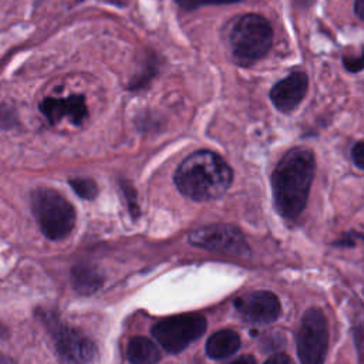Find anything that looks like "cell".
<instances>
[{
  "label": "cell",
  "mask_w": 364,
  "mask_h": 364,
  "mask_svg": "<svg viewBox=\"0 0 364 364\" xmlns=\"http://www.w3.org/2000/svg\"><path fill=\"white\" fill-rule=\"evenodd\" d=\"M41 320L55 343L60 358L65 364L94 363L97 357V347L84 333L64 324L53 311H43Z\"/></svg>",
  "instance_id": "5b68a950"
},
{
  "label": "cell",
  "mask_w": 364,
  "mask_h": 364,
  "mask_svg": "<svg viewBox=\"0 0 364 364\" xmlns=\"http://www.w3.org/2000/svg\"><path fill=\"white\" fill-rule=\"evenodd\" d=\"M31 209L43 235L51 240L67 237L75 225L74 206L54 189L34 191Z\"/></svg>",
  "instance_id": "277c9868"
},
{
  "label": "cell",
  "mask_w": 364,
  "mask_h": 364,
  "mask_svg": "<svg viewBox=\"0 0 364 364\" xmlns=\"http://www.w3.org/2000/svg\"><path fill=\"white\" fill-rule=\"evenodd\" d=\"M159 71V61L155 55H151L146 61L141 73L129 82L131 90H142L151 84V81L155 78V75Z\"/></svg>",
  "instance_id": "9a60e30c"
},
{
  "label": "cell",
  "mask_w": 364,
  "mask_h": 364,
  "mask_svg": "<svg viewBox=\"0 0 364 364\" xmlns=\"http://www.w3.org/2000/svg\"><path fill=\"white\" fill-rule=\"evenodd\" d=\"M358 237H364V236L360 235V233L350 232V233L344 235L340 240L334 242V245H336V246H354V245L357 243V239H358Z\"/></svg>",
  "instance_id": "44dd1931"
},
{
  "label": "cell",
  "mask_w": 364,
  "mask_h": 364,
  "mask_svg": "<svg viewBox=\"0 0 364 364\" xmlns=\"http://www.w3.org/2000/svg\"><path fill=\"white\" fill-rule=\"evenodd\" d=\"M119 186H121V191H122V195L125 198V202H127V206H128V212L129 215L132 216V219H136L139 216V205H138V199H136V191L135 188L132 186L131 182L128 181H121L119 182Z\"/></svg>",
  "instance_id": "e0dca14e"
},
{
  "label": "cell",
  "mask_w": 364,
  "mask_h": 364,
  "mask_svg": "<svg viewBox=\"0 0 364 364\" xmlns=\"http://www.w3.org/2000/svg\"><path fill=\"white\" fill-rule=\"evenodd\" d=\"M206 328V320L199 314H179L164 318L152 326V336L159 346L176 354L198 340Z\"/></svg>",
  "instance_id": "8992f818"
},
{
  "label": "cell",
  "mask_w": 364,
  "mask_h": 364,
  "mask_svg": "<svg viewBox=\"0 0 364 364\" xmlns=\"http://www.w3.org/2000/svg\"><path fill=\"white\" fill-rule=\"evenodd\" d=\"M309 90V77L304 71H293L276 81L269 91V98L279 112H293L304 100Z\"/></svg>",
  "instance_id": "30bf717a"
},
{
  "label": "cell",
  "mask_w": 364,
  "mask_h": 364,
  "mask_svg": "<svg viewBox=\"0 0 364 364\" xmlns=\"http://www.w3.org/2000/svg\"><path fill=\"white\" fill-rule=\"evenodd\" d=\"M127 358L131 364H156L161 353L149 338L134 337L127 344Z\"/></svg>",
  "instance_id": "5bb4252c"
},
{
  "label": "cell",
  "mask_w": 364,
  "mask_h": 364,
  "mask_svg": "<svg viewBox=\"0 0 364 364\" xmlns=\"http://www.w3.org/2000/svg\"><path fill=\"white\" fill-rule=\"evenodd\" d=\"M273 44V28L266 17L256 13L237 16L230 21L228 46L237 65L249 67L267 55Z\"/></svg>",
  "instance_id": "3957f363"
},
{
  "label": "cell",
  "mask_w": 364,
  "mask_h": 364,
  "mask_svg": "<svg viewBox=\"0 0 364 364\" xmlns=\"http://www.w3.org/2000/svg\"><path fill=\"white\" fill-rule=\"evenodd\" d=\"M328 344V327L320 309L304 311L297 333V355L301 364H324Z\"/></svg>",
  "instance_id": "52a82bcc"
},
{
  "label": "cell",
  "mask_w": 364,
  "mask_h": 364,
  "mask_svg": "<svg viewBox=\"0 0 364 364\" xmlns=\"http://www.w3.org/2000/svg\"><path fill=\"white\" fill-rule=\"evenodd\" d=\"M316 0H293V4L299 9V10H306L309 7H311L314 4Z\"/></svg>",
  "instance_id": "d4e9b609"
},
{
  "label": "cell",
  "mask_w": 364,
  "mask_h": 364,
  "mask_svg": "<svg viewBox=\"0 0 364 364\" xmlns=\"http://www.w3.org/2000/svg\"><path fill=\"white\" fill-rule=\"evenodd\" d=\"M354 13L360 20L364 21V0H355L354 1Z\"/></svg>",
  "instance_id": "603a6c76"
},
{
  "label": "cell",
  "mask_w": 364,
  "mask_h": 364,
  "mask_svg": "<svg viewBox=\"0 0 364 364\" xmlns=\"http://www.w3.org/2000/svg\"><path fill=\"white\" fill-rule=\"evenodd\" d=\"M235 309L242 320L252 324L273 323L280 316V301L272 291L257 290L235 300Z\"/></svg>",
  "instance_id": "9c48e42d"
},
{
  "label": "cell",
  "mask_w": 364,
  "mask_h": 364,
  "mask_svg": "<svg viewBox=\"0 0 364 364\" xmlns=\"http://www.w3.org/2000/svg\"><path fill=\"white\" fill-rule=\"evenodd\" d=\"M73 191L82 199H94L98 193L97 183L90 178H73L68 181Z\"/></svg>",
  "instance_id": "2e32d148"
},
{
  "label": "cell",
  "mask_w": 364,
  "mask_h": 364,
  "mask_svg": "<svg viewBox=\"0 0 364 364\" xmlns=\"http://www.w3.org/2000/svg\"><path fill=\"white\" fill-rule=\"evenodd\" d=\"M316 173L314 152L304 146L289 149L276 164L270 186L274 209L284 219H296L306 208Z\"/></svg>",
  "instance_id": "6da1fadb"
},
{
  "label": "cell",
  "mask_w": 364,
  "mask_h": 364,
  "mask_svg": "<svg viewBox=\"0 0 364 364\" xmlns=\"http://www.w3.org/2000/svg\"><path fill=\"white\" fill-rule=\"evenodd\" d=\"M178 6L186 11L196 10L203 6H223V4H233L243 0H175Z\"/></svg>",
  "instance_id": "ac0fdd59"
},
{
  "label": "cell",
  "mask_w": 364,
  "mask_h": 364,
  "mask_svg": "<svg viewBox=\"0 0 364 364\" xmlns=\"http://www.w3.org/2000/svg\"><path fill=\"white\" fill-rule=\"evenodd\" d=\"M70 280L77 293L88 296L95 293L102 286L104 279L92 264L78 263L75 267H73Z\"/></svg>",
  "instance_id": "7c38bea8"
},
{
  "label": "cell",
  "mask_w": 364,
  "mask_h": 364,
  "mask_svg": "<svg viewBox=\"0 0 364 364\" xmlns=\"http://www.w3.org/2000/svg\"><path fill=\"white\" fill-rule=\"evenodd\" d=\"M240 346V338L237 333L233 330L225 328L213 333L208 341H206V353L210 358L220 360L225 357L232 355L233 353L237 351Z\"/></svg>",
  "instance_id": "4fadbf2b"
},
{
  "label": "cell",
  "mask_w": 364,
  "mask_h": 364,
  "mask_svg": "<svg viewBox=\"0 0 364 364\" xmlns=\"http://www.w3.org/2000/svg\"><path fill=\"white\" fill-rule=\"evenodd\" d=\"M361 363L364 364V353H363V355H361Z\"/></svg>",
  "instance_id": "484cf974"
},
{
  "label": "cell",
  "mask_w": 364,
  "mask_h": 364,
  "mask_svg": "<svg viewBox=\"0 0 364 364\" xmlns=\"http://www.w3.org/2000/svg\"><path fill=\"white\" fill-rule=\"evenodd\" d=\"M343 65L351 74L363 71L364 70V46L361 47V53L357 54V55L344 54L343 55Z\"/></svg>",
  "instance_id": "d6986e66"
},
{
  "label": "cell",
  "mask_w": 364,
  "mask_h": 364,
  "mask_svg": "<svg viewBox=\"0 0 364 364\" xmlns=\"http://www.w3.org/2000/svg\"><path fill=\"white\" fill-rule=\"evenodd\" d=\"M264 364H293V363H291V360L286 354L279 353V354L272 355Z\"/></svg>",
  "instance_id": "7402d4cb"
},
{
  "label": "cell",
  "mask_w": 364,
  "mask_h": 364,
  "mask_svg": "<svg viewBox=\"0 0 364 364\" xmlns=\"http://www.w3.org/2000/svg\"><path fill=\"white\" fill-rule=\"evenodd\" d=\"M229 364H256V360L253 355H242V357L230 361Z\"/></svg>",
  "instance_id": "cb8c5ba5"
},
{
  "label": "cell",
  "mask_w": 364,
  "mask_h": 364,
  "mask_svg": "<svg viewBox=\"0 0 364 364\" xmlns=\"http://www.w3.org/2000/svg\"><path fill=\"white\" fill-rule=\"evenodd\" d=\"M192 246L230 256H247L249 245L239 228L229 223H212L193 229L188 235Z\"/></svg>",
  "instance_id": "ba28073f"
},
{
  "label": "cell",
  "mask_w": 364,
  "mask_h": 364,
  "mask_svg": "<svg viewBox=\"0 0 364 364\" xmlns=\"http://www.w3.org/2000/svg\"><path fill=\"white\" fill-rule=\"evenodd\" d=\"M232 182L233 171L229 164L209 149L189 154L173 173V183L179 193L196 202L222 198Z\"/></svg>",
  "instance_id": "7a4b0ae2"
},
{
  "label": "cell",
  "mask_w": 364,
  "mask_h": 364,
  "mask_svg": "<svg viewBox=\"0 0 364 364\" xmlns=\"http://www.w3.org/2000/svg\"><path fill=\"white\" fill-rule=\"evenodd\" d=\"M350 154H351V159H353L354 165L364 171V141H357L351 146Z\"/></svg>",
  "instance_id": "ffe728a7"
},
{
  "label": "cell",
  "mask_w": 364,
  "mask_h": 364,
  "mask_svg": "<svg viewBox=\"0 0 364 364\" xmlns=\"http://www.w3.org/2000/svg\"><path fill=\"white\" fill-rule=\"evenodd\" d=\"M40 111L51 124L68 118L71 124L81 125L88 115L85 100L80 94L67 98H46L40 102Z\"/></svg>",
  "instance_id": "8fae6325"
}]
</instances>
